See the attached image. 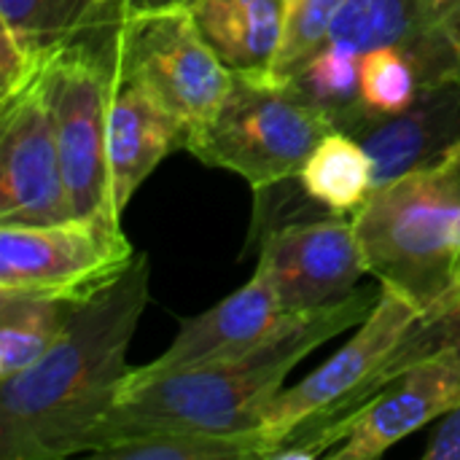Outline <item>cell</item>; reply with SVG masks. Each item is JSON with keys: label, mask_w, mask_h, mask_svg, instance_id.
Instances as JSON below:
<instances>
[{"label": "cell", "mask_w": 460, "mask_h": 460, "mask_svg": "<svg viewBox=\"0 0 460 460\" xmlns=\"http://www.w3.org/2000/svg\"><path fill=\"white\" fill-rule=\"evenodd\" d=\"M151 296V264L70 305L54 348L30 369L0 380V460H59L94 450L132 367L129 342Z\"/></svg>", "instance_id": "obj_1"}, {"label": "cell", "mask_w": 460, "mask_h": 460, "mask_svg": "<svg viewBox=\"0 0 460 460\" xmlns=\"http://www.w3.org/2000/svg\"><path fill=\"white\" fill-rule=\"evenodd\" d=\"M377 299L380 294L353 291L337 305L299 313L275 337L240 356L124 388L100 426L89 456L164 431L256 429L291 369L318 345L364 323Z\"/></svg>", "instance_id": "obj_2"}, {"label": "cell", "mask_w": 460, "mask_h": 460, "mask_svg": "<svg viewBox=\"0 0 460 460\" xmlns=\"http://www.w3.org/2000/svg\"><path fill=\"white\" fill-rule=\"evenodd\" d=\"M439 348L442 318L423 315L396 291L380 288L375 310L350 342L267 404L259 420L275 445L267 460L323 458L391 380Z\"/></svg>", "instance_id": "obj_3"}, {"label": "cell", "mask_w": 460, "mask_h": 460, "mask_svg": "<svg viewBox=\"0 0 460 460\" xmlns=\"http://www.w3.org/2000/svg\"><path fill=\"white\" fill-rule=\"evenodd\" d=\"M353 221L369 275L431 315L460 288V143L375 189Z\"/></svg>", "instance_id": "obj_4"}, {"label": "cell", "mask_w": 460, "mask_h": 460, "mask_svg": "<svg viewBox=\"0 0 460 460\" xmlns=\"http://www.w3.org/2000/svg\"><path fill=\"white\" fill-rule=\"evenodd\" d=\"M119 3L62 40L43 70L46 102L75 216L119 218L108 175V116L116 81L113 24Z\"/></svg>", "instance_id": "obj_5"}, {"label": "cell", "mask_w": 460, "mask_h": 460, "mask_svg": "<svg viewBox=\"0 0 460 460\" xmlns=\"http://www.w3.org/2000/svg\"><path fill=\"white\" fill-rule=\"evenodd\" d=\"M334 129L332 119L267 73H234L232 89L186 151L208 167L245 178L253 191L299 178L313 148Z\"/></svg>", "instance_id": "obj_6"}, {"label": "cell", "mask_w": 460, "mask_h": 460, "mask_svg": "<svg viewBox=\"0 0 460 460\" xmlns=\"http://www.w3.org/2000/svg\"><path fill=\"white\" fill-rule=\"evenodd\" d=\"M113 54L119 70L183 124L186 140L213 121L234 78L189 5L124 8L119 3Z\"/></svg>", "instance_id": "obj_7"}, {"label": "cell", "mask_w": 460, "mask_h": 460, "mask_svg": "<svg viewBox=\"0 0 460 460\" xmlns=\"http://www.w3.org/2000/svg\"><path fill=\"white\" fill-rule=\"evenodd\" d=\"M135 256L119 218L73 216L57 224H0V294L75 305L111 286Z\"/></svg>", "instance_id": "obj_8"}, {"label": "cell", "mask_w": 460, "mask_h": 460, "mask_svg": "<svg viewBox=\"0 0 460 460\" xmlns=\"http://www.w3.org/2000/svg\"><path fill=\"white\" fill-rule=\"evenodd\" d=\"M256 272L286 313H310L348 299L369 267L353 216H323L270 229Z\"/></svg>", "instance_id": "obj_9"}, {"label": "cell", "mask_w": 460, "mask_h": 460, "mask_svg": "<svg viewBox=\"0 0 460 460\" xmlns=\"http://www.w3.org/2000/svg\"><path fill=\"white\" fill-rule=\"evenodd\" d=\"M73 216L40 75L0 105V224H57Z\"/></svg>", "instance_id": "obj_10"}, {"label": "cell", "mask_w": 460, "mask_h": 460, "mask_svg": "<svg viewBox=\"0 0 460 460\" xmlns=\"http://www.w3.org/2000/svg\"><path fill=\"white\" fill-rule=\"evenodd\" d=\"M369 154L375 189L447 156L460 143V70L423 81L415 102L391 116H369L361 105L337 127Z\"/></svg>", "instance_id": "obj_11"}, {"label": "cell", "mask_w": 460, "mask_h": 460, "mask_svg": "<svg viewBox=\"0 0 460 460\" xmlns=\"http://www.w3.org/2000/svg\"><path fill=\"white\" fill-rule=\"evenodd\" d=\"M460 407V358L439 348L391 380L348 426L329 460H377L394 445Z\"/></svg>", "instance_id": "obj_12"}, {"label": "cell", "mask_w": 460, "mask_h": 460, "mask_svg": "<svg viewBox=\"0 0 460 460\" xmlns=\"http://www.w3.org/2000/svg\"><path fill=\"white\" fill-rule=\"evenodd\" d=\"M296 315L299 313H286L264 275L253 272L243 288L221 299L216 307L191 318H181V329L172 345L156 361L146 367H132L121 391L164 375L240 356L261 345L264 340L275 337Z\"/></svg>", "instance_id": "obj_13"}, {"label": "cell", "mask_w": 460, "mask_h": 460, "mask_svg": "<svg viewBox=\"0 0 460 460\" xmlns=\"http://www.w3.org/2000/svg\"><path fill=\"white\" fill-rule=\"evenodd\" d=\"M172 148H186L183 124L116 65L108 116V175L113 210L119 216Z\"/></svg>", "instance_id": "obj_14"}, {"label": "cell", "mask_w": 460, "mask_h": 460, "mask_svg": "<svg viewBox=\"0 0 460 460\" xmlns=\"http://www.w3.org/2000/svg\"><path fill=\"white\" fill-rule=\"evenodd\" d=\"M202 35L232 73H267L286 22V0H191Z\"/></svg>", "instance_id": "obj_15"}, {"label": "cell", "mask_w": 460, "mask_h": 460, "mask_svg": "<svg viewBox=\"0 0 460 460\" xmlns=\"http://www.w3.org/2000/svg\"><path fill=\"white\" fill-rule=\"evenodd\" d=\"M310 202L332 216H356L375 191V170L367 148L348 132L332 129L299 172Z\"/></svg>", "instance_id": "obj_16"}, {"label": "cell", "mask_w": 460, "mask_h": 460, "mask_svg": "<svg viewBox=\"0 0 460 460\" xmlns=\"http://www.w3.org/2000/svg\"><path fill=\"white\" fill-rule=\"evenodd\" d=\"M67 310V302L49 296L0 294V380L30 369L54 348Z\"/></svg>", "instance_id": "obj_17"}, {"label": "cell", "mask_w": 460, "mask_h": 460, "mask_svg": "<svg viewBox=\"0 0 460 460\" xmlns=\"http://www.w3.org/2000/svg\"><path fill=\"white\" fill-rule=\"evenodd\" d=\"M275 445L256 429L243 431H164L137 437L94 453L105 460H259L270 458Z\"/></svg>", "instance_id": "obj_18"}, {"label": "cell", "mask_w": 460, "mask_h": 460, "mask_svg": "<svg viewBox=\"0 0 460 460\" xmlns=\"http://www.w3.org/2000/svg\"><path fill=\"white\" fill-rule=\"evenodd\" d=\"M280 81H286L307 105L326 113L337 127V121L361 100V54L326 43L296 73Z\"/></svg>", "instance_id": "obj_19"}, {"label": "cell", "mask_w": 460, "mask_h": 460, "mask_svg": "<svg viewBox=\"0 0 460 460\" xmlns=\"http://www.w3.org/2000/svg\"><path fill=\"white\" fill-rule=\"evenodd\" d=\"M420 70L402 46H383L361 54V100L369 116H391L410 108L420 92Z\"/></svg>", "instance_id": "obj_20"}, {"label": "cell", "mask_w": 460, "mask_h": 460, "mask_svg": "<svg viewBox=\"0 0 460 460\" xmlns=\"http://www.w3.org/2000/svg\"><path fill=\"white\" fill-rule=\"evenodd\" d=\"M113 3L100 5L97 0H0V24L38 43H59L81 32Z\"/></svg>", "instance_id": "obj_21"}, {"label": "cell", "mask_w": 460, "mask_h": 460, "mask_svg": "<svg viewBox=\"0 0 460 460\" xmlns=\"http://www.w3.org/2000/svg\"><path fill=\"white\" fill-rule=\"evenodd\" d=\"M342 5L345 0H286L283 38L267 75L288 78L323 49Z\"/></svg>", "instance_id": "obj_22"}, {"label": "cell", "mask_w": 460, "mask_h": 460, "mask_svg": "<svg viewBox=\"0 0 460 460\" xmlns=\"http://www.w3.org/2000/svg\"><path fill=\"white\" fill-rule=\"evenodd\" d=\"M3 35V51H0V105L13 102L19 94H24L30 86H35L62 43H38L30 38L16 35L13 30L0 24Z\"/></svg>", "instance_id": "obj_23"}, {"label": "cell", "mask_w": 460, "mask_h": 460, "mask_svg": "<svg viewBox=\"0 0 460 460\" xmlns=\"http://www.w3.org/2000/svg\"><path fill=\"white\" fill-rule=\"evenodd\" d=\"M423 460H460V407L445 415L439 429L431 434Z\"/></svg>", "instance_id": "obj_24"}, {"label": "cell", "mask_w": 460, "mask_h": 460, "mask_svg": "<svg viewBox=\"0 0 460 460\" xmlns=\"http://www.w3.org/2000/svg\"><path fill=\"white\" fill-rule=\"evenodd\" d=\"M437 27L442 30V35L447 38L453 54L460 62V0H447L439 11H437Z\"/></svg>", "instance_id": "obj_25"}, {"label": "cell", "mask_w": 460, "mask_h": 460, "mask_svg": "<svg viewBox=\"0 0 460 460\" xmlns=\"http://www.w3.org/2000/svg\"><path fill=\"white\" fill-rule=\"evenodd\" d=\"M442 318V348L453 350L460 358V313L439 315Z\"/></svg>", "instance_id": "obj_26"}, {"label": "cell", "mask_w": 460, "mask_h": 460, "mask_svg": "<svg viewBox=\"0 0 460 460\" xmlns=\"http://www.w3.org/2000/svg\"><path fill=\"white\" fill-rule=\"evenodd\" d=\"M456 313H460V288L453 294V296H450V299H447V302H445V305H442V307H437L431 315H434V318H439V315H456Z\"/></svg>", "instance_id": "obj_27"}, {"label": "cell", "mask_w": 460, "mask_h": 460, "mask_svg": "<svg viewBox=\"0 0 460 460\" xmlns=\"http://www.w3.org/2000/svg\"><path fill=\"white\" fill-rule=\"evenodd\" d=\"M191 0H146L143 8H159V5H189Z\"/></svg>", "instance_id": "obj_28"}, {"label": "cell", "mask_w": 460, "mask_h": 460, "mask_svg": "<svg viewBox=\"0 0 460 460\" xmlns=\"http://www.w3.org/2000/svg\"><path fill=\"white\" fill-rule=\"evenodd\" d=\"M143 3H146V0H121L124 8H143Z\"/></svg>", "instance_id": "obj_29"}, {"label": "cell", "mask_w": 460, "mask_h": 460, "mask_svg": "<svg viewBox=\"0 0 460 460\" xmlns=\"http://www.w3.org/2000/svg\"><path fill=\"white\" fill-rule=\"evenodd\" d=\"M445 3H447V0H434V5H437V8H442Z\"/></svg>", "instance_id": "obj_30"}, {"label": "cell", "mask_w": 460, "mask_h": 460, "mask_svg": "<svg viewBox=\"0 0 460 460\" xmlns=\"http://www.w3.org/2000/svg\"><path fill=\"white\" fill-rule=\"evenodd\" d=\"M100 5H108V3H113V0H97Z\"/></svg>", "instance_id": "obj_31"}]
</instances>
